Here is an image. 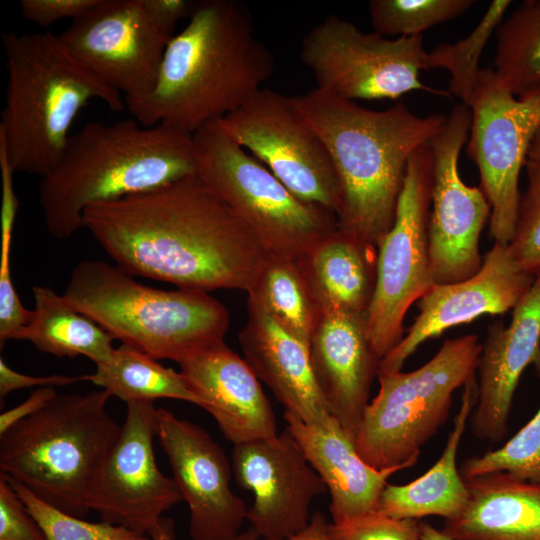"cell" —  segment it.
<instances>
[{
    "label": "cell",
    "instance_id": "cell-32",
    "mask_svg": "<svg viewBox=\"0 0 540 540\" xmlns=\"http://www.w3.org/2000/svg\"><path fill=\"white\" fill-rule=\"evenodd\" d=\"M510 0H494L474 30L464 39L442 43L428 52L427 70L442 68L450 73L448 93L471 107L479 83L480 55L490 36L495 33L511 6Z\"/></svg>",
    "mask_w": 540,
    "mask_h": 540
},
{
    "label": "cell",
    "instance_id": "cell-7",
    "mask_svg": "<svg viewBox=\"0 0 540 540\" xmlns=\"http://www.w3.org/2000/svg\"><path fill=\"white\" fill-rule=\"evenodd\" d=\"M63 297L122 344L177 364L224 342L230 324L227 308L208 292L149 287L99 260L76 265Z\"/></svg>",
    "mask_w": 540,
    "mask_h": 540
},
{
    "label": "cell",
    "instance_id": "cell-29",
    "mask_svg": "<svg viewBox=\"0 0 540 540\" xmlns=\"http://www.w3.org/2000/svg\"><path fill=\"white\" fill-rule=\"evenodd\" d=\"M246 292L247 301L308 346L320 312L297 259L266 254Z\"/></svg>",
    "mask_w": 540,
    "mask_h": 540
},
{
    "label": "cell",
    "instance_id": "cell-28",
    "mask_svg": "<svg viewBox=\"0 0 540 540\" xmlns=\"http://www.w3.org/2000/svg\"><path fill=\"white\" fill-rule=\"evenodd\" d=\"M32 291L33 318L16 340H27L39 351L58 358L85 356L96 366L112 357L114 338L108 332L53 289L35 285Z\"/></svg>",
    "mask_w": 540,
    "mask_h": 540
},
{
    "label": "cell",
    "instance_id": "cell-19",
    "mask_svg": "<svg viewBox=\"0 0 540 540\" xmlns=\"http://www.w3.org/2000/svg\"><path fill=\"white\" fill-rule=\"evenodd\" d=\"M534 279L517 264L508 245L494 243L475 275L435 284L417 301V317L401 341L381 359L379 372L401 371L421 344L452 327L513 310Z\"/></svg>",
    "mask_w": 540,
    "mask_h": 540
},
{
    "label": "cell",
    "instance_id": "cell-5",
    "mask_svg": "<svg viewBox=\"0 0 540 540\" xmlns=\"http://www.w3.org/2000/svg\"><path fill=\"white\" fill-rule=\"evenodd\" d=\"M8 72L0 138L15 172L50 174L58 165L74 119L90 100L121 111L122 94L100 80L45 31L2 34Z\"/></svg>",
    "mask_w": 540,
    "mask_h": 540
},
{
    "label": "cell",
    "instance_id": "cell-15",
    "mask_svg": "<svg viewBox=\"0 0 540 540\" xmlns=\"http://www.w3.org/2000/svg\"><path fill=\"white\" fill-rule=\"evenodd\" d=\"M57 38L125 101L153 90L171 40L153 25L141 0H98Z\"/></svg>",
    "mask_w": 540,
    "mask_h": 540
},
{
    "label": "cell",
    "instance_id": "cell-4",
    "mask_svg": "<svg viewBox=\"0 0 540 540\" xmlns=\"http://www.w3.org/2000/svg\"><path fill=\"white\" fill-rule=\"evenodd\" d=\"M196 173L193 134L134 118L89 122L71 134L56 168L40 179L39 202L50 235L68 239L86 207L148 192Z\"/></svg>",
    "mask_w": 540,
    "mask_h": 540
},
{
    "label": "cell",
    "instance_id": "cell-46",
    "mask_svg": "<svg viewBox=\"0 0 540 540\" xmlns=\"http://www.w3.org/2000/svg\"><path fill=\"white\" fill-rule=\"evenodd\" d=\"M421 540H451L442 530H439L432 525L420 522Z\"/></svg>",
    "mask_w": 540,
    "mask_h": 540
},
{
    "label": "cell",
    "instance_id": "cell-35",
    "mask_svg": "<svg viewBox=\"0 0 540 540\" xmlns=\"http://www.w3.org/2000/svg\"><path fill=\"white\" fill-rule=\"evenodd\" d=\"M498 471L525 481L540 482V408L500 448L469 457L459 467L463 479Z\"/></svg>",
    "mask_w": 540,
    "mask_h": 540
},
{
    "label": "cell",
    "instance_id": "cell-43",
    "mask_svg": "<svg viewBox=\"0 0 540 540\" xmlns=\"http://www.w3.org/2000/svg\"><path fill=\"white\" fill-rule=\"evenodd\" d=\"M56 395L55 387L36 388L25 401L0 414V435L19 421L41 410Z\"/></svg>",
    "mask_w": 540,
    "mask_h": 540
},
{
    "label": "cell",
    "instance_id": "cell-12",
    "mask_svg": "<svg viewBox=\"0 0 540 540\" xmlns=\"http://www.w3.org/2000/svg\"><path fill=\"white\" fill-rule=\"evenodd\" d=\"M470 110L466 151L491 207L489 235L508 245L521 196L519 176L540 128V85L515 96L498 83L493 68H482Z\"/></svg>",
    "mask_w": 540,
    "mask_h": 540
},
{
    "label": "cell",
    "instance_id": "cell-31",
    "mask_svg": "<svg viewBox=\"0 0 540 540\" xmlns=\"http://www.w3.org/2000/svg\"><path fill=\"white\" fill-rule=\"evenodd\" d=\"M498 83L515 96L540 85V0H525L495 31Z\"/></svg>",
    "mask_w": 540,
    "mask_h": 540
},
{
    "label": "cell",
    "instance_id": "cell-40",
    "mask_svg": "<svg viewBox=\"0 0 540 540\" xmlns=\"http://www.w3.org/2000/svg\"><path fill=\"white\" fill-rule=\"evenodd\" d=\"M98 0H21L22 16L29 22L48 27L59 20L80 17Z\"/></svg>",
    "mask_w": 540,
    "mask_h": 540
},
{
    "label": "cell",
    "instance_id": "cell-24",
    "mask_svg": "<svg viewBox=\"0 0 540 540\" xmlns=\"http://www.w3.org/2000/svg\"><path fill=\"white\" fill-rule=\"evenodd\" d=\"M287 428L330 493L333 522L379 509L381 494L393 474L405 466L375 469L358 454L339 421L305 423L284 412Z\"/></svg>",
    "mask_w": 540,
    "mask_h": 540
},
{
    "label": "cell",
    "instance_id": "cell-34",
    "mask_svg": "<svg viewBox=\"0 0 540 540\" xmlns=\"http://www.w3.org/2000/svg\"><path fill=\"white\" fill-rule=\"evenodd\" d=\"M14 169L7 152L0 150L1 199V253H0V342L16 340L20 331L33 318V310L26 309L13 286L10 269V248L18 201L13 187Z\"/></svg>",
    "mask_w": 540,
    "mask_h": 540
},
{
    "label": "cell",
    "instance_id": "cell-30",
    "mask_svg": "<svg viewBox=\"0 0 540 540\" xmlns=\"http://www.w3.org/2000/svg\"><path fill=\"white\" fill-rule=\"evenodd\" d=\"M96 367L94 373L80 376L81 381L93 383L126 404L176 399L201 405L180 372L129 345L115 348L112 357Z\"/></svg>",
    "mask_w": 540,
    "mask_h": 540
},
{
    "label": "cell",
    "instance_id": "cell-21",
    "mask_svg": "<svg viewBox=\"0 0 540 540\" xmlns=\"http://www.w3.org/2000/svg\"><path fill=\"white\" fill-rule=\"evenodd\" d=\"M308 349L328 409L354 441L381 361L368 337L366 315L321 314Z\"/></svg>",
    "mask_w": 540,
    "mask_h": 540
},
{
    "label": "cell",
    "instance_id": "cell-6",
    "mask_svg": "<svg viewBox=\"0 0 540 540\" xmlns=\"http://www.w3.org/2000/svg\"><path fill=\"white\" fill-rule=\"evenodd\" d=\"M111 395L57 394L0 435V473L52 506L84 518L121 426L107 411Z\"/></svg>",
    "mask_w": 540,
    "mask_h": 540
},
{
    "label": "cell",
    "instance_id": "cell-10",
    "mask_svg": "<svg viewBox=\"0 0 540 540\" xmlns=\"http://www.w3.org/2000/svg\"><path fill=\"white\" fill-rule=\"evenodd\" d=\"M427 56L423 35L390 39L334 14L309 31L299 52L317 89L355 102L397 99L417 90L449 96L421 82Z\"/></svg>",
    "mask_w": 540,
    "mask_h": 540
},
{
    "label": "cell",
    "instance_id": "cell-36",
    "mask_svg": "<svg viewBox=\"0 0 540 540\" xmlns=\"http://www.w3.org/2000/svg\"><path fill=\"white\" fill-rule=\"evenodd\" d=\"M7 478L42 528L47 540H152L147 533L122 525L102 520L89 522L68 514L40 499L20 482Z\"/></svg>",
    "mask_w": 540,
    "mask_h": 540
},
{
    "label": "cell",
    "instance_id": "cell-45",
    "mask_svg": "<svg viewBox=\"0 0 540 540\" xmlns=\"http://www.w3.org/2000/svg\"><path fill=\"white\" fill-rule=\"evenodd\" d=\"M152 540H175L174 522L162 517L158 524L148 533ZM260 536L252 528L239 533L233 540H260Z\"/></svg>",
    "mask_w": 540,
    "mask_h": 540
},
{
    "label": "cell",
    "instance_id": "cell-20",
    "mask_svg": "<svg viewBox=\"0 0 540 540\" xmlns=\"http://www.w3.org/2000/svg\"><path fill=\"white\" fill-rule=\"evenodd\" d=\"M540 373V276L512 310L508 325L495 321L487 329L477 371V401L468 426L475 438L503 441L514 394L524 370Z\"/></svg>",
    "mask_w": 540,
    "mask_h": 540
},
{
    "label": "cell",
    "instance_id": "cell-2",
    "mask_svg": "<svg viewBox=\"0 0 540 540\" xmlns=\"http://www.w3.org/2000/svg\"><path fill=\"white\" fill-rule=\"evenodd\" d=\"M274 66L243 3L198 1L188 24L168 42L153 90L125 105L143 126L194 134L248 102Z\"/></svg>",
    "mask_w": 540,
    "mask_h": 540
},
{
    "label": "cell",
    "instance_id": "cell-23",
    "mask_svg": "<svg viewBox=\"0 0 540 540\" xmlns=\"http://www.w3.org/2000/svg\"><path fill=\"white\" fill-rule=\"evenodd\" d=\"M238 339L245 361L284 412L309 424L331 416L312 370L308 346L252 302L247 301V320Z\"/></svg>",
    "mask_w": 540,
    "mask_h": 540
},
{
    "label": "cell",
    "instance_id": "cell-22",
    "mask_svg": "<svg viewBox=\"0 0 540 540\" xmlns=\"http://www.w3.org/2000/svg\"><path fill=\"white\" fill-rule=\"evenodd\" d=\"M180 373L234 445L277 435L275 414L260 380L225 342L180 362Z\"/></svg>",
    "mask_w": 540,
    "mask_h": 540
},
{
    "label": "cell",
    "instance_id": "cell-1",
    "mask_svg": "<svg viewBox=\"0 0 540 540\" xmlns=\"http://www.w3.org/2000/svg\"><path fill=\"white\" fill-rule=\"evenodd\" d=\"M82 218L122 270L178 288L247 291L266 255L241 218L196 173L92 204Z\"/></svg>",
    "mask_w": 540,
    "mask_h": 540
},
{
    "label": "cell",
    "instance_id": "cell-27",
    "mask_svg": "<svg viewBox=\"0 0 540 540\" xmlns=\"http://www.w3.org/2000/svg\"><path fill=\"white\" fill-rule=\"evenodd\" d=\"M463 387L461 404L440 458L426 473L407 484H387L380 497V512L399 519L419 520L433 515L452 520L466 508L469 492L456 458L477 401L476 376Z\"/></svg>",
    "mask_w": 540,
    "mask_h": 540
},
{
    "label": "cell",
    "instance_id": "cell-44",
    "mask_svg": "<svg viewBox=\"0 0 540 540\" xmlns=\"http://www.w3.org/2000/svg\"><path fill=\"white\" fill-rule=\"evenodd\" d=\"M328 524L326 518L320 511L314 512L311 519L302 531L299 533L281 540H332L328 532Z\"/></svg>",
    "mask_w": 540,
    "mask_h": 540
},
{
    "label": "cell",
    "instance_id": "cell-13",
    "mask_svg": "<svg viewBox=\"0 0 540 540\" xmlns=\"http://www.w3.org/2000/svg\"><path fill=\"white\" fill-rule=\"evenodd\" d=\"M216 123L300 199L336 215L340 187L333 163L320 138L292 106L290 97L262 88Z\"/></svg>",
    "mask_w": 540,
    "mask_h": 540
},
{
    "label": "cell",
    "instance_id": "cell-25",
    "mask_svg": "<svg viewBox=\"0 0 540 540\" xmlns=\"http://www.w3.org/2000/svg\"><path fill=\"white\" fill-rule=\"evenodd\" d=\"M464 480L468 504L441 529L451 540H540V482L503 471Z\"/></svg>",
    "mask_w": 540,
    "mask_h": 540
},
{
    "label": "cell",
    "instance_id": "cell-8",
    "mask_svg": "<svg viewBox=\"0 0 540 540\" xmlns=\"http://www.w3.org/2000/svg\"><path fill=\"white\" fill-rule=\"evenodd\" d=\"M481 348L475 334L446 339L416 370L378 372L354 440L359 456L378 470L414 466L448 420L455 390L476 376Z\"/></svg>",
    "mask_w": 540,
    "mask_h": 540
},
{
    "label": "cell",
    "instance_id": "cell-33",
    "mask_svg": "<svg viewBox=\"0 0 540 540\" xmlns=\"http://www.w3.org/2000/svg\"><path fill=\"white\" fill-rule=\"evenodd\" d=\"M476 3L474 0H371L368 4L374 31L387 37H411L453 20Z\"/></svg>",
    "mask_w": 540,
    "mask_h": 540
},
{
    "label": "cell",
    "instance_id": "cell-38",
    "mask_svg": "<svg viewBox=\"0 0 540 540\" xmlns=\"http://www.w3.org/2000/svg\"><path fill=\"white\" fill-rule=\"evenodd\" d=\"M332 540H421L420 521L399 519L379 510L328 524Z\"/></svg>",
    "mask_w": 540,
    "mask_h": 540
},
{
    "label": "cell",
    "instance_id": "cell-17",
    "mask_svg": "<svg viewBox=\"0 0 540 540\" xmlns=\"http://www.w3.org/2000/svg\"><path fill=\"white\" fill-rule=\"evenodd\" d=\"M232 469L239 486L254 495L247 520L261 540L302 531L313 499L327 492L287 427L273 437L234 445Z\"/></svg>",
    "mask_w": 540,
    "mask_h": 540
},
{
    "label": "cell",
    "instance_id": "cell-9",
    "mask_svg": "<svg viewBox=\"0 0 540 540\" xmlns=\"http://www.w3.org/2000/svg\"><path fill=\"white\" fill-rule=\"evenodd\" d=\"M196 174L250 229L268 255L302 257L337 229L330 210L300 199L216 122L193 134Z\"/></svg>",
    "mask_w": 540,
    "mask_h": 540
},
{
    "label": "cell",
    "instance_id": "cell-39",
    "mask_svg": "<svg viewBox=\"0 0 540 540\" xmlns=\"http://www.w3.org/2000/svg\"><path fill=\"white\" fill-rule=\"evenodd\" d=\"M0 540H47L26 505L0 473Z\"/></svg>",
    "mask_w": 540,
    "mask_h": 540
},
{
    "label": "cell",
    "instance_id": "cell-3",
    "mask_svg": "<svg viewBox=\"0 0 540 540\" xmlns=\"http://www.w3.org/2000/svg\"><path fill=\"white\" fill-rule=\"evenodd\" d=\"M290 101L333 163L340 187L337 228L377 247L393 224L409 159L432 142L447 115L419 116L403 103L370 110L317 88Z\"/></svg>",
    "mask_w": 540,
    "mask_h": 540
},
{
    "label": "cell",
    "instance_id": "cell-14",
    "mask_svg": "<svg viewBox=\"0 0 540 540\" xmlns=\"http://www.w3.org/2000/svg\"><path fill=\"white\" fill-rule=\"evenodd\" d=\"M470 125V108L456 104L431 142L434 168L428 242L435 284L468 279L483 263L479 241L491 207L481 188L467 185L459 172L460 152Z\"/></svg>",
    "mask_w": 540,
    "mask_h": 540
},
{
    "label": "cell",
    "instance_id": "cell-16",
    "mask_svg": "<svg viewBox=\"0 0 540 540\" xmlns=\"http://www.w3.org/2000/svg\"><path fill=\"white\" fill-rule=\"evenodd\" d=\"M126 405V418L100 473L91 510L102 521L148 534L183 497L155 459L158 408L153 401Z\"/></svg>",
    "mask_w": 540,
    "mask_h": 540
},
{
    "label": "cell",
    "instance_id": "cell-11",
    "mask_svg": "<svg viewBox=\"0 0 540 540\" xmlns=\"http://www.w3.org/2000/svg\"><path fill=\"white\" fill-rule=\"evenodd\" d=\"M433 168L430 143L409 159L393 224L377 244L376 285L366 324L380 359L403 338L411 305L435 285L428 242Z\"/></svg>",
    "mask_w": 540,
    "mask_h": 540
},
{
    "label": "cell",
    "instance_id": "cell-41",
    "mask_svg": "<svg viewBox=\"0 0 540 540\" xmlns=\"http://www.w3.org/2000/svg\"><path fill=\"white\" fill-rule=\"evenodd\" d=\"M153 25L166 37L172 38L173 31L183 19L190 18L198 1L192 0H141Z\"/></svg>",
    "mask_w": 540,
    "mask_h": 540
},
{
    "label": "cell",
    "instance_id": "cell-42",
    "mask_svg": "<svg viewBox=\"0 0 540 540\" xmlns=\"http://www.w3.org/2000/svg\"><path fill=\"white\" fill-rule=\"evenodd\" d=\"M81 381L80 376L48 375L31 376L19 373L10 368L3 358H0V397L4 398L11 392L25 388L67 386Z\"/></svg>",
    "mask_w": 540,
    "mask_h": 540
},
{
    "label": "cell",
    "instance_id": "cell-37",
    "mask_svg": "<svg viewBox=\"0 0 540 540\" xmlns=\"http://www.w3.org/2000/svg\"><path fill=\"white\" fill-rule=\"evenodd\" d=\"M524 169L527 184L508 247L517 264L535 278L540 276V128L528 149Z\"/></svg>",
    "mask_w": 540,
    "mask_h": 540
},
{
    "label": "cell",
    "instance_id": "cell-18",
    "mask_svg": "<svg viewBox=\"0 0 540 540\" xmlns=\"http://www.w3.org/2000/svg\"><path fill=\"white\" fill-rule=\"evenodd\" d=\"M156 437L186 501L193 540H233L247 519L244 501L231 489L223 449L199 425L158 408Z\"/></svg>",
    "mask_w": 540,
    "mask_h": 540
},
{
    "label": "cell",
    "instance_id": "cell-26",
    "mask_svg": "<svg viewBox=\"0 0 540 540\" xmlns=\"http://www.w3.org/2000/svg\"><path fill=\"white\" fill-rule=\"evenodd\" d=\"M321 314H365L377 275V247L338 228L297 259Z\"/></svg>",
    "mask_w": 540,
    "mask_h": 540
}]
</instances>
